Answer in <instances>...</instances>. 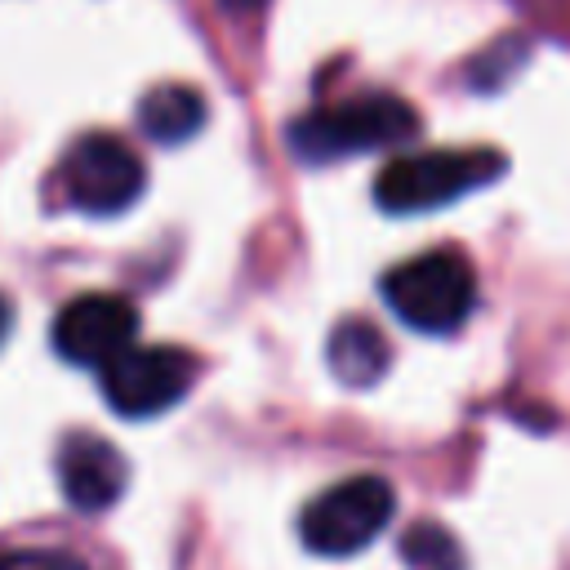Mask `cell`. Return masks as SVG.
<instances>
[{"mask_svg":"<svg viewBox=\"0 0 570 570\" xmlns=\"http://www.w3.org/2000/svg\"><path fill=\"white\" fill-rule=\"evenodd\" d=\"M419 134V111L396 94H356L343 102H325L298 120H289V151L307 165H330L347 156H365L379 147L410 142Z\"/></svg>","mask_w":570,"mask_h":570,"instance_id":"cell-1","label":"cell"},{"mask_svg":"<svg viewBox=\"0 0 570 570\" xmlns=\"http://www.w3.org/2000/svg\"><path fill=\"white\" fill-rule=\"evenodd\" d=\"M383 303L419 334H454L476 307V272L459 249H428L383 276Z\"/></svg>","mask_w":570,"mask_h":570,"instance_id":"cell-2","label":"cell"},{"mask_svg":"<svg viewBox=\"0 0 570 570\" xmlns=\"http://www.w3.org/2000/svg\"><path fill=\"white\" fill-rule=\"evenodd\" d=\"M503 156L485 147H454V151H410L379 169L374 200L383 214H428L441 209L503 174Z\"/></svg>","mask_w":570,"mask_h":570,"instance_id":"cell-3","label":"cell"},{"mask_svg":"<svg viewBox=\"0 0 570 570\" xmlns=\"http://www.w3.org/2000/svg\"><path fill=\"white\" fill-rule=\"evenodd\" d=\"M396 512V494L383 476H347L330 490H321L303 517H298V539L316 557H356L370 548Z\"/></svg>","mask_w":570,"mask_h":570,"instance_id":"cell-4","label":"cell"},{"mask_svg":"<svg viewBox=\"0 0 570 570\" xmlns=\"http://www.w3.org/2000/svg\"><path fill=\"white\" fill-rule=\"evenodd\" d=\"M58 187H62L71 209L94 214V218H111V214H125L142 196L147 165L125 138L98 129V134H80L62 151Z\"/></svg>","mask_w":570,"mask_h":570,"instance_id":"cell-5","label":"cell"},{"mask_svg":"<svg viewBox=\"0 0 570 570\" xmlns=\"http://www.w3.org/2000/svg\"><path fill=\"white\" fill-rule=\"evenodd\" d=\"M196 379V361L183 347H138L129 343L98 370L102 396L120 419H156L174 410Z\"/></svg>","mask_w":570,"mask_h":570,"instance_id":"cell-6","label":"cell"},{"mask_svg":"<svg viewBox=\"0 0 570 570\" xmlns=\"http://www.w3.org/2000/svg\"><path fill=\"white\" fill-rule=\"evenodd\" d=\"M138 334V312L120 294H80L53 316V347L67 365L102 370Z\"/></svg>","mask_w":570,"mask_h":570,"instance_id":"cell-7","label":"cell"},{"mask_svg":"<svg viewBox=\"0 0 570 570\" xmlns=\"http://www.w3.org/2000/svg\"><path fill=\"white\" fill-rule=\"evenodd\" d=\"M129 481L125 454L94 432H67L58 445V485L76 512H107Z\"/></svg>","mask_w":570,"mask_h":570,"instance_id":"cell-8","label":"cell"},{"mask_svg":"<svg viewBox=\"0 0 570 570\" xmlns=\"http://www.w3.org/2000/svg\"><path fill=\"white\" fill-rule=\"evenodd\" d=\"M325 361L343 387H374L392 365V347L370 321L352 316V321L334 325V334L325 343Z\"/></svg>","mask_w":570,"mask_h":570,"instance_id":"cell-9","label":"cell"},{"mask_svg":"<svg viewBox=\"0 0 570 570\" xmlns=\"http://www.w3.org/2000/svg\"><path fill=\"white\" fill-rule=\"evenodd\" d=\"M200 125H205V94L191 89V85L165 80V85L147 89L142 102H138V129H142L151 142L178 147V142H187Z\"/></svg>","mask_w":570,"mask_h":570,"instance_id":"cell-10","label":"cell"},{"mask_svg":"<svg viewBox=\"0 0 570 570\" xmlns=\"http://www.w3.org/2000/svg\"><path fill=\"white\" fill-rule=\"evenodd\" d=\"M401 561L410 570H463V548H459V539L445 525L414 521L401 534Z\"/></svg>","mask_w":570,"mask_h":570,"instance_id":"cell-11","label":"cell"},{"mask_svg":"<svg viewBox=\"0 0 570 570\" xmlns=\"http://www.w3.org/2000/svg\"><path fill=\"white\" fill-rule=\"evenodd\" d=\"M0 570H89L67 552H49V548H22V552H4Z\"/></svg>","mask_w":570,"mask_h":570,"instance_id":"cell-12","label":"cell"},{"mask_svg":"<svg viewBox=\"0 0 570 570\" xmlns=\"http://www.w3.org/2000/svg\"><path fill=\"white\" fill-rule=\"evenodd\" d=\"M267 0H223V9H232V13H254V9H263Z\"/></svg>","mask_w":570,"mask_h":570,"instance_id":"cell-13","label":"cell"},{"mask_svg":"<svg viewBox=\"0 0 570 570\" xmlns=\"http://www.w3.org/2000/svg\"><path fill=\"white\" fill-rule=\"evenodd\" d=\"M9 321H13V312H9V298L0 294V343L9 338Z\"/></svg>","mask_w":570,"mask_h":570,"instance_id":"cell-14","label":"cell"}]
</instances>
